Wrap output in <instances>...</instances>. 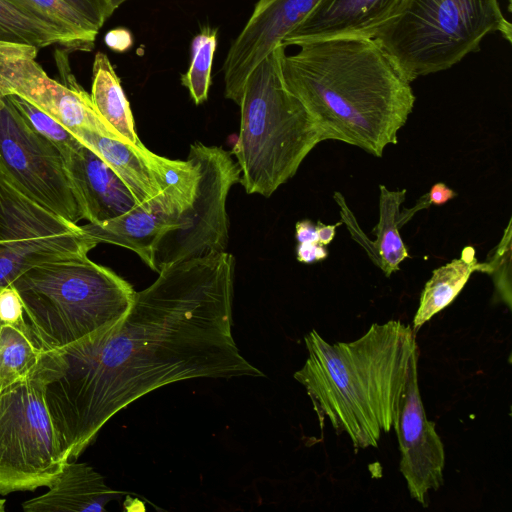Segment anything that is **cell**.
Here are the masks:
<instances>
[{
	"mask_svg": "<svg viewBox=\"0 0 512 512\" xmlns=\"http://www.w3.org/2000/svg\"><path fill=\"white\" fill-rule=\"evenodd\" d=\"M234 271L226 251L165 265L118 322L42 351L32 375L66 460H77L112 416L159 387L264 376L232 336Z\"/></svg>",
	"mask_w": 512,
	"mask_h": 512,
	"instance_id": "1",
	"label": "cell"
},
{
	"mask_svg": "<svg viewBox=\"0 0 512 512\" xmlns=\"http://www.w3.org/2000/svg\"><path fill=\"white\" fill-rule=\"evenodd\" d=\"M298 47L295 54L283 53L282 77L319 124L324 141H342L377 157L398 142L416 98L375 39L333 37Z\"/></svg>",
	"mask_w": 512,
	"mask_h": 512,
	"instance_id": "2",
	"label": "cell"
},
{
	"mask_svg": "<svg viewBox=\"0 0 512 512\" xmlns=\"http://www.w3.org/2000/svg\"><path fill=\"white\" fill-rule=\"evenodd\" d=\"M304 340L308 358L294 378L306 389L321 428L327 420L355 450L377 447L393 428L418 349L412 327L390 320L372 324L352 342L331 344L316 330Z\"/></svg>",
	"mask_w": 512,
	"mask_h": 512,
	"instance_id": "3",
	"label": "cell"
},
{
	"mask_svg": "<svg viewBox=\"0 0 512 512\" xmlns=\"http://www.w3.org/2000/svg\"><path fill=\"white\" fill-rule=\"evenodd\" d=\"M279 43L248 75L239 106L237 159L240 183L249 194L270 197L292 178L320 142L323 131L303 103L286 87Z\"/></svg>",
	"mask_w": 512,
	"mask_h": 512,
	"instance_id": "4",
	"label": "cell"
},
{
	"mask_svg": "<svg viewBox=\"0 0 512 512\" xmlns=\"http://www.w3.org/2000/svg\"><path fill=\"white\" fill-rule=\"evenodd\" d=\"M11 285L43 351L60 349L115 324L128 313L136 293L126 280L87 255L36 265Z\"/></svg>",
	"mask_w": 512,
	"mask_h": 512,
	"instance_id": "5",
	"label": "cell"
},
{
	"mask_svg": "<svg viewBox=\"0 0 512 512\" xmlns=\"http://www.w3.org/2000/svg\"><path fill=\"white\" fill-rule=\"evenodd\" d=\"M492 32L511 42L498 0H402L373 39L412 82L451 68Z\"/></svg>",
	"mask_w": 512,
	"mask_h": 512,
	"instance_id": "6",
	"label": "cell"
},
{
	"mask_svg": "<svg viewBox=\"0 0 512 512\" xmlns=\"http://www.w3.org/2000/svg\"><path fill=\"white\" fill-rule=\"evenodd\" d=\"M64 458L32 375L0 391V495L49 487Z\"/></svg>",
	"mask_w": 512,
	"mask_h": 512,
	"instance_id": "7",
	"label": "cell"
},
{
	"mask_svg": "<svg viewBox=\"0 0 512 512\" xmlns=\"http://www.w3.org/2000/svg\"><path fill=\"white\" fill-rule=\"evenodd\" d=\"M232 153L201 142L191 144L187 159L198 169L196 192L180 225L165 233L155 251L156 272L183 260L225 252L229 221L226 200L231 187L240 181L241 171Z\"/></svg>",
	"mask_w": 512,
	"mask_h": 512,
	"instance_id": "8",
	"label": "cell"
},
{
	"mask_svg": "<svg viewBox=\"0 0 512 512\" xmlns=\"http://www.w3.org/2000/svg\"><path fill=\"white\" fill-rule=\"evenodd\" d=\"M97 244L0 174V289L36 265L87 255Z\"/></svg>",
	"mask_w": 512,
	"mask_h": 512,
	"instance_id": "9",
	"label": "cell"
},
{
	"mask_svg": "<svg viewBox=\"0 0 512 512\" xmlns=\"http://www.w3.org/2000/svg\"><path fill=\"white\" fill-rule=\"evenodd\" d=\"M0 174L20 192L77 224L84 219L65 160L0 97Z\"/></svg>",
	"mask_w": 512,
	"mask_h": 512,
	"instance_id": "10",
	"label": "cell"
},
{
	"mask_svg": "<svg viewBox=\"0 0 512 512\" xmlns=\"http://www.w3.org/2000/svg\"><path fill=\"white\" fill-rule=\"evenodd\" d=\"M38 51L33 45L0 41V97L25 99L74 135L88 130L123 141L73 75L62 83L47 75L36 61Z\"/></svg>",
	"mask_w": 512,
	"mask_h": 512,
	"instance_id": "11",
	"label": "cell"
},
{
	"mask_svg": "<svg viewBox=\"0 0 512 512\" xmlns=\"http://www.w3.org/2000/svg\"><path fill=\"white\" fill-rule=\"evenodd\" d=\"M418 349L410 361L408 377L393 425L400 451V472L411 498L426 506L428 492L443 484L445 451L435 424L426 417L418 385Z\"/></svg>",
	"mask_w": 512,
	"mask_h": 512,
	"instance_id": "12",
	"label": "cell"
},
{
	"mask_svg": "<svg viewBox=\"0 0 512 512\" xmlns=\"http://www.w3.org/2000/svg\"><path fill=\"white\" fill-rule=\"evenodd\" d=\"M197 180L171 185L153 199L101 224L88 222L83 231L99 243L121 246L135 252L153 271L155 251L162 236L180 225L191 207Z\"/></svg>",
	"mask_w": 512,
	"mask_h": 512,
	"instance_id": "13",
	"label": "cell"
},
{
	"mask_svg": "<svg viewBox=\"0 0 512 512\" xmlns=\"http://www.w3.org/2000/svg\"><path fill=\"white\" fill-rule=\"evenodd\" d=\"M320 0H259L223 65L225 96L239 104L251 71L296 28Z\"/></svg>",
	"mask_w": 512,
	"mask_h": 512,
	"instance_id": "14",
	"label": "cell"
},
{
	"mask_svg": "<svg viewBox=\"0 0 512 512\" xmlns=\"http://www.w3.org/2000/svg\"><path fill=\"white\" fill-rule=\"evenodd\" d=\"M75 136L121 178L139 204L148 202L171 185L198 177L197 166L192 160H171L159 156L142 142L131 144L88 130Z\"/></svg>",
	"mask_w": 512,
	"mask_h": 512,
	"instance_id": "15",
	"label": "cell"
},
{
	"mask_svg": "<svg viewBox=\"0 0 512 512\" xmlns=\"http://www.w3.org/2000/svg\"><path fill=\"white\" fill-rule=\"evenodd\" d=\"M402 0H320L313 11L282 44L301 43L346 36L373 38L375 32L398 9Z\"/></svg>",
	"mask_w": 512,
	"mask_h": 512,
	"instance_id": "16",
	"label": "cell"
},
{
	"mask_svg": "<svg viewBox=\"0 0 512 512\" xmlns=\"http://www.w3.org/2000/svg\"><path fill=\"white\" fill-rule=\"evenodd\" d=\"M65 164L88 222L101 224L139 205L121 178L85 144Z\"/></svg>",
	"mask_w": 512,
	"mask_h": 512,
	"instance_id": "17",
	"label": "cell"
},
{
	"mask_svg": "<svg viewBox=\"0 0 512 512\" xmlns=\"http://www.w3.org/2000/svg\"><path fill=\"white\" fill-rule=\"evenodd\" d=\"M48 492L22 503L25 512H102L119 498L104 478L86 463L67 461Z\"/></svg>",
	"mask_w": 512,
	"mask_h": 512,
	"instance_id": "18",
	"label": "cell"
},
{
	"mask_svg": "<svg viewBox=\"0 0 512 512\" xmlns=\"http://www.w3.org/2000/svg\"><path fill=\"white\" fill-rule=\"evenodd\" d=\"M90 97L97 113L127 143L138 144L133 114L120 79L108 56L97 52L92 67Z\"/></svg>",
	"mask_w": 512,
	"mask_h": 512,
	"instance_id": "19",
	"label": "cell"
},
{
	"mask_svg": "<svg viewBox=\"0 0 512 512\" xmlns=\"http://www.w3.org/2000/svg\"><path fill=\"white\" fill-rule=\"evenodd\" d=\"M482 263L470 246L461 257L433 270L420 296L419 307L413 319V331H418L434 315L450 305L462 291L472 273L481 272Z\"/></svg>",
	"mask_w": 512,
	"mask_h": 512,
	"instance_id": "20",
	"label": "cell"
},
{
	"mask_svg": "<svg viewBox=\"0 0 512 512\" xmlns=\"http://www.w3.org/2000/svg\"><path fill=\"white\" fill-rule=\"evenodd\" d=\"M405 194V189L389 191L380 185L379 222L372 231L376 234V240H368L371 244L368 245L367 251L386 277L399 270L400 264L410 257L398 231L399 208L405 200Z\"/></svg>",
	"mask_w": 512,
	"mask_h": 512,
	"instance_id": "21",
	"label": "cell"
},
{
	"mask_svg": "<svg viewBox=\"0 0 512 512\" xmlns=\"http://www.w3.org/2000/svg\"><path fill=\"white\" fill-rule=\"evenodd\" d=\"M42 349L29 326H0V391L27 378L38 364Z\"/></svg>",
	"mask_w": 512,
	"mask_h": 512,
	"instance_id": "22",
	"label": "cell"
},
{
	"mask_svg": "<svg viewBox=\"0 0 512 512\" xmlns=\"http://www.w3.org/2000/svg\"><path fill=\"white\" fill-rule=\"evenodd\" d=\"M27 15L59 30L80 50L93 48L98 30L64 0H8Z\"/></svg>",
	"mask_w": 512,
	"mask_h": 512,
	"instance_id": "23",
	"label": "cell"
},
{
	"mask_svg": "<svg viewBox=\"0 0 512 512\" xmlns=\"http://www.w3.org/2000/svg\"><path fill=\"white\" fill-rule=\"evenodd\" d=\"M0 41L29 44L38 49L61 44L80 50L71 38L27 15L8 0H0Z\"/></svg>",
	"mask_w": 512,
	"mask_h": 512,
	"instance_id": "24",
	"label": "cell"
},
{
	"mask_svg": "<svg viewBox=\"0 0 512 512\" xmlns=\"http://www.w3.org/2000/svg\"><path fill=\"white\" fill-rule=\"evenodd\" d=\"M217 45V30L204 28L191 44V61L181 77L196 105L205 102L211 85V69Z\"/></svg>",
	"mask_w": 512,
	"mask_h": 512,
	"instance_id": "25",
	"label": "cell"
},
{
	"mask_svg": "<svg viewBox=\"0 0 512 512\" xmlns=\"http://www.w3.org/2000/svg\"><path fill=\"white\" fill-rule=\"evenodd\" d=\"M5 97L34 131L58 148L64 160L82 144L74 134L58 121L25 99L17 95Z\"/></svg>",
	"mask_w": 512,
	"mask_h": 512,
	"instance_id": "26",
	"label": "cell"
},
{
	"mask_svg": "<svg viewBox=\"0 0 512 512\" xmlns=\"http://www.w3.org/2000/svg\"><path fill=\"white\" fill-rule=\"evenodd\" d=\"M511 220L504 235L495 248V252L489 256L490 260L482 263L481 272L492 275L498 296L511 308V279H510V255H511Z\"/></svg>",
	"mask_w": 512,
	"mask_h": 512,
	"instance_id": "27",
	"label": "cell"
},
{
	"mask_svg": "<svg viewBox=\"0 0 512 512\" xmlns=\"http://www.w3.org/2000/svg\"><path fill=\"white\" fill-rule=\"evenodd\" d=\"M0 323L27 327L24 308L18 292L10 284L0 289Z\"/></svg>",
	"mask_w": 512,
	"mask_h": 512,
	"instance_id": "28",
	"label": "cell"
},
{
	"mask_svg": "<svg viewBox=\"0 0 512 512\" xmlns=\"http://www.w3.org/2000/svg\"><path fill=\"white\" fill-rule=\"evenodd\" d=\"M98 31L112 15L110 0H64Z\"/></svg>",
	"mask_w": 512,
	"mask_h": 512,
	"instance_id": "29",
	"label": "cell"
},
{
	"mask_svg": "<svg viewBox=\"0 0 512 512\" xmlns=\"http://www.w3.org/2000/svg\"><path fill=\"white\" fill-rule=\"evenodd\" d=\"M328 256L325 246L317 243H300L297 247V259L304 263L322 261Z\"/></svg>",
	"mask_w": 512,
	"mask_h": 512,
	"instance_id": "30",
	"label": "cell"
},
{
	"mask_svg": "<svg viewBox=\"0 0 512 512\" xmlns=\"http://www.w3.org/2000/svg\"><path fill=\"white\" fill-rule=\"evenodd\" d=\"M456 195L457 194L444 183L438 182L431 187L427 194V202L429 205H443Z\"/></svg>",
	"mask_w": 512,
	"mask_h": 512,
	"instance_id": "31",
	"label": "cell"
},
{
	"mask_svg": "<svg viewBox=\"0 0 512 512\" xmlns=\"http://www.w3.org/2000/svg\"><path fill=\"white\" fill-rule=\"evenodd\" d=\"M296 239L300 243H318L317 224L310 220H302L296 223Z\"/></svg>",
	"mask_w": 512,
	"mask_h": 512,
	"instance_id": "32",
	"label": "cell"
},
{
	"mask_svg": "<svg viewBox=\"0 0 512 512\" xmlns=\"http://www.w3.org/2000/svg\"><path fill=\"white\" fill-rule=\"evenodd\" d=\"M342 222H338L334 225H325L320 221L317 222V233H318V243L322 246H327L334 239L335 231L338 226H340Z\"/></svg>",
	"mask_w": 512,
	"mask_h": 512,
	"instance_id": "33",
	"label": "cell"
},
{
	"mask_svg": "<svg viewBox=\"0 0 512 512\" xmlns=\"http://www.w3.org/2000/svg\"><path fill=\"white\" fill-rule=\"evenodd\" d=\"M127 0H110V3L113 7V9H117L121 4H123Z\"/></svg>",
	"mask_w": 512,
	"mask_h": 512,
	"instance_id": "34",
	"label": "cell"
},
{
	"mask_svg": "<svg viewBox=\"0 0 512 512\" xmlns=\"http://www.w3.org/2000/svg\"><path fill=\"white\" fill-rule=\"evenodd\" d=\"M5 510V500L0 499V512H3Z\"/></svg>",
	"mask_w": 512,
	"mask_h": 512,
	"instance_id": "35",
	"label": "cell"
},
{
	"mask_svg": "<svg viewBox=\"0 0 512 512\" xmlns=\"http://www.w3.org/2000/svg\"><path fill=\"white\" fill-rule=\"evenodd\" d=\"M508 1L510 2L511 0H508Z\"/></svg>",
	"mask_w": 512,
	"mask_h": 512,
	"instance_id": "36",
	"label": "cell"
},
{
	"mask_svg": "<svg viewBox=\"0 0 512 512\" xmlns=\"http://www.w3.org/2000/svg\"><path fill=\"white\" fill-rule=\"evenodd\" d=\"M0 326H1V323H0Z\"/></svg>",
	"mask_w": 512,
	"mask_h": 512,
	"instance_id": "37",
	"label": "cell"
}]
</instances>
